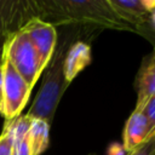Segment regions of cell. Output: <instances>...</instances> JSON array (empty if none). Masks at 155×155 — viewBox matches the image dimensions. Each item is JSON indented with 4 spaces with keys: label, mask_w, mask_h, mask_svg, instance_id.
I'll use <instances>...</instances> for the list:
<instances>
[{
    "label": "cell",
    "mask_w": 155,
    "mask_h": 155,
    "mask_svg": "<svg viewBox=\"0 0 155 155\" xmlns=\"http://www.w3.org/2000/svg\"><path fill=\"white\" fill-rule=\"evenodd\" d=\"M59 34H57V44L54 52L44 69V78L40 90L25 114L30 119H41L51 125L58 103L69 86L64 78L63 62L69 46L78 39L82 38L86 40H92L98 35L102 29L93 27H80V25H67Z\"/></svg>",
    "instance_id": "1"
},
{
    "label": "cell",
    "mask_w": 155,
    "mask_h": 155,
    "mask_svg": "<svg viewBox=\"0 0 155 155\" xmlns=\"http://www.w3.org/2000/svg\"><path fill=\"white\" fill-rule=\"evenodd\" d=\"M36 18L57 27L80 25L133 31L110 7L108 0H35Z\"/></svg>",
    "instance_id": "2"
},
{
    "label": "cell",
    "mask_w": 155,
    "mask_h": 155,
    "mask_svg": "<svg viewBox=\"0 0 155 155\" xmlns=\"http://www.w3.org/2000/svg\"><path fill=\"white\" fill-rule=\"evenodd\" d=\"M4 54L29 87L33 88L44 69L33 44L23 30L7 39L4 46Z\"/></svg>",
    "instance_id": "3"
},
{
    "label": "cell",
    "mask_w": 155,
    "mask_h": 155,
    "mask_svg": "<svg viewBox=\"0 0 155 155\" xmlns=\"http://www.w3.org/2000/svg\"><path fill=\"white\" fill-rule=\"evenodd\" d=\"M2 86L0 98V114L5 121L18 117L30 97L31 87L11 65L8 59L2 56Z\"/></svg>",
    "instance_id": "4"
},
{
    "label": "cell",
    "mask_w": 155,
    "mask_h": 155,
    "mask_svg": "<svg viewBox=\"0 0 155 155\" xmlns=\"http://www.w3.org/2000/svg\"><path fill=\"white\" fill-rule=\"evenodd\" d=\"M31 18H36L35 0H0V33L6 39Z\"/></svg>",
    "instance_id": "5"
},
{
    "label": "cell",
    "mask_w": 155,
    "mask_h": 155,
    "mask_svg": "<svg viewBox=\"0 0 155 155\" xmlns=\"http://www.w3.org/2000/svg\"><path fill=\"white\" fill-rule=\"evenodd\" d=\"M21 30H23L33 44L42 69L48 64L57 44V28L39 18H31Z\"/></svg>",
    "instance_id": "6"
},
{
    "label": "cell",
    "mask_w": 155,
    "mask_h": 155,
    "mask_svg": "<svg viewBox=\"0 0 155 155\" xmlns=\"http://www.w3.org/2000/svg\"><path fill=\"white\" fill-rule=\"evenodd\" d=\"M113 11L120 19L136 29L148 24L151 12L155 10V1L149 0H108Z\"/></svg>",
    "instance_id": "7"
},
{
    "label": "cell",
    "mask_w": 155,
    "mask_h": 155,
    "mask_svg": "<svg viewBox=\"0 0 155 155\" xmlns=\"http://www.w3.org/2000/svg\"><path fill=\"white\" fill-rule=\"evenodd\" d=\"M154 130L142 110L134 109L128 116L122 134V148L126 153L132 151L154 134Z\"/></svg>",
    "instance_id": "8"
},
{
    "label": "cell",
    "mask_w": 155,
    "mask_h": 155,
    "mask_svg": "<svg viewBox=\"0 0 155 155\" xmlns=\"http://www.w3.org/2000/svg\"><path fill=\"white\" fill-rule=\"evenodd\" d=\"M91 59V41L82 38L75 40L69 46L63 62L65 81L70 84L80 71L90 65Z\"/></svg>",
    "instance_id": "9"
},
{
    "label": "cell",
    "mask_w": 155,
    "mask_h": 155,
    "mask_svg": "<svg viewBox=\"0 0 155 155\" xmlns=\"http://www.w3.org/2000/svg\"><path fill=\"white\" fill-rule=\"evenodd\" d=\"M134 86L137 91L134 109H142V107L155 96V51L143 58L136 75Z\"/></svg>",
    "instance_id": "10"
},
{
    "label": "cell",
    "mask_w": 155,
    "mask_h": 155,
    "mask_svg": "<svg viewBox=\"0 0 155 155\" xmlns=\"http://www.w3.org/2000/svg\"><path fill=\"white\" fill-rule=\"evenodd\" d=\"M50 124L41 119H30L28 138L31 155H41L50 144Z\"/></svg>",
    "instance_id": "11"
},
{
    "label": "cell",
    "mask_w": 155,
    "mask_h": 155,
    "mask_svg": "<svg viewBox=\"0 0 155 155\" xmlns=\"http://www.w3.org/2000/svg\"><path fill=\"white\" fill-rule=\"evenodd\" d=\"M30 125V117L27 115H19L15 119V142L12 155H31L30 143L28 138V131Z\"/></svg>",
    "instance_id": "12"
},
{
    "label": "cell",
    "mask_w": 155,
    "mask_h": 155,
    "mask_svg": "<svg viewBox=\"0 0 155 155\" xmlns=\"http://www.w3.org/2000/svg\"><path fill=\"white\" fill-rule=\"evenodd\" d=\"M15 142V119L5 121L0 134V155H12Z\"/></svg>",
    "instance_id": "13"
},
{
    "label": "cell",
    "mask_w": 155,
    "mask_h": 155,
    "mask_svg": "<svg viewBox=\"0 0 155 155\" xmlns=\"http://www.w3.org/2000/svg\"><path fill=\"white\" fill-rule=\"evenodd\" d=\"M126 155H155V133L149 137L143 144L127 153Z\"/></svg>",
    "instance_id": "14"
},
{
    "label": "cell",
    "mask_w": 155,
    "mask_h": 155,
    "mask_svg": "<svg viewBox=\"0 0 155 155\" xmlns=\"http://www.w3.org/2000/svg\"><path fill=\"white\" fill-rule=\"evenodd\" d=\"M138 110H142L143 114L148 117L154 132H155V96L153 98H150L143 107L142 109H138Z\"/></svg>",
    "instance_id": "15"
},
{
    "label": "cell",
    "mask_w": 155,
    "mask_h": 155,
    "mask_svg": "<svg viewBox=\"0 0 155 155\" xmlns=\"http://www.w3.org/2000/svg\"><path fill=\"white\" fill-rule=\"evenodd\" d=\"M136 33L142 35L143 38H145L154 47V51H155V30L149 25V24H144L139 28L136 29Z\"/></svg>",
    "instance_id": "16"
},
{
    "label": "cell",
    "mask_w": 155,
    "mask_h": 155,
    "mask_svg": "<svg viewBox=\"0 0 155 155\" xmlns=\"http://www.w3.org/2000/svg\"><path fill=\"white\" fill-rule=\"evenodd\" d=\"M127 153L124 150V148L120 145V144H111L109 151H108V155H126Z\"/></svg>",
    "instance_id": "17"
},
{
    "label": "cell",
    "mask_w": 155,
    "mask_h": 155,
    "mask_svg": "<svg viewBox=\"0 0 155 155\" xmlns=\"http://www.w3.org/2000/svg\"><path fill=\"white\" fill-rule=\"evenodd\" d=\"M154 30H155V10L151 12V15H150V18H149V23H148Z\"/></svg>",
    "instance_id": "18"
},
{
    "label": "cell",
    "mask_w": 155,
    "mask_h": 155,
    "mask_svg": "<svg viewBox=\"0 0 155 155\" xmlns=\"http://www.w3.org/2000/svg\"><path fill=\"white\" fill-rule=\"evenodd\" d=\"M1 86H2V69L0 65V98H1Z\"/></svg>",
    "instance_id": "19"
},
{
    "label": "cell",
    "mask_w": 155,
    "mask_h": 155,
    "mask_svg": "<svg viewBox=\"0 0 155 155\" xmlns=\"http://www.w3.org/2000/svg\"><path fill=\"white\" fill-rule=\"evenodd\" d=\"M88 155H97V154H94V153H93V154H88Z\"/></svg>",
    "instance_id": "20"
}]
</instances>
